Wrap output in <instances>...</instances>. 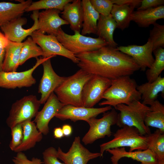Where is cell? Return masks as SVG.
<instances>
[{
	"label": "cell",
	"mask_w": 164,
	"mask_h": 164,
	"mask_svg": "<svg viewBox=\"0 0 164 164\" xmlns=\"http://www.w3.org/2000/svg\"><path fill=\"white\" fill-rule=\"evenodd\" d=\"M75 56L77 66L84 71L111 80L130 76L140 69L131 57L108 46Z\"/></svg>",
	"instance_id": "1"
},
{
	"label": "cell",
	"mask_w": 164,
	"mask_h": 164,
	"mask_svg": "<svg viewBox=\"0 0 164 164\" xmlns=\"http://www.w3.org/2000/svg\"><path fill=\"white\" fill-rule=\"evenodd\" d=\"M135 80L130 76H125L112 80L111 86L105 92L102 99L105 100L100 106L108 105L114 108L118 105H128L135 101H139L141 95L137 89Z\"/></svg>",
	"instance_id": "2"
},
{
	"label": "cell",
	"mask_w": 164,
	"mask_h": 164,
	"mask_svg": "<svg viewBox=\"0 0 164 164\" xmlns=\"http://www.w3.org/2000/svg\"><path fill=\"white\" fill-rule=\"evenodd\" d=\"M93 75L80 69L73 75L66 77L54 92L64 106L84 107L81 99L82 91L85 83Z\"/></svg>",
	"instance_id": "3"
},
{
	"label": "cell",
	"mask_w": 164,
	"mask_h": 164,
	"mask_svg": "<svg viewBox=\"0 0 164 164\" xmlns=\"http://www.w3.org/2000/svg\"><path fill=\"white\" fill-rule=\"evenodd\" d=\"M114 108L119 111L116 124L117 126L120 128L125 126L135 127L142 135L151 133L149 127L144 122L146 114L151 110L150 107L139 101H135L128 105L118 104Z\"/></svg>",
	"instance_id": "4"
},
{
	"label": "cell",
	"mask_w": 164,
	"mask_h": 164,
	"mask_svg": "<svg viewBox=\"0 0 164 164\" xmlns=\"http://www.w3.org/2000/svg\"><path fill=\"white\" fill-rule=\"evenodd\" d=\"M121 128L114 134L112 139L100 145L101 157L109 149L128 147L130 152L148 149L146 135H141L135 127L125 126Z\"/></svg>",
	"instance_id": "5"
},
{
	"label": "cell",
	"mask_w": 164,
	"mask_h": 164,
	"mask_svg": "<svg viewBox=\"0 0 164 164\" xmlns=\"http://www.w3.org/2000/svg\"><path fill=\"white\" fill-rule=\"evenodd\" d=\"M73 35L68 34L60 28L56 37L67 50L75 55L84 52L96 50L106 46L107 43L102 39L86 36L75 31Z\"/></svg>",
	"instance_id": "6"
},
{
	"label": "cell",
	"mask_w": 164,
	"mask_h": 164,
	"mask_svg": "<svg viewBox=\"0 0 164 164\" xmlns=\"http://www.w3.org/2000/svg\"><path fill=\"white\" fill-rule=\"evenodd\" d=\"M41 104L36 96L30 95L16 101L12 105L6 120L10 128L16 125L35 118Z\"/></svg>",
	"instance_id": "7"
},
{
	"label": "cell",
	"mask_w": 164,
	"mask_h": 164,
	"mask_svg": "<svg viewBox=\"0 0 164 164\" xmlns=\"http://www.w3.org/2000/svg\"><path fill=\"white\" fill-rule=\"evenodd\" d=\"M103 114L100 118H92L87 121L89 128L82 139L85 145L92 144L98 139L112 135L111 127L116 124L118 113L114 108H112Z\"/></svg>",
	"instance_id": "8"
},
{
	"label": "cell",
	"mask_w": 164,
	"mask_h": 164,
	"mask_svg": "<svg viewBox=\"0 0 164 164\" xmlns=\"http://www.w3.org/2000/svg\"><path fill=\"white\" fill-rule=\"evenodd\" d=\"M55 56H56L53 55L48 57L37 58L35 65L31 68L25 71L0 72V87L14 89L32 86L36 83V80L32 75L35 70L46 60Z\"/></svg>",
	"instance_id": "9"
},
{
	"label": "cell",
	"mask_w": 164,
	"mask_h": 164,
	"mask_svg": "<svg viewBox=\"0 0 164 164\" xmlns=\"http://www.w3.org/2000/svg\"><path fill=\"white\" fill-rule=\"evenodd\" d=\"M30 36L42 50L43 58L58 55L66 57L74 63L77 64L79 63V60L75 55L66 49L58 41L56 36L46 35L36 30Z\"/></svg>",
	"instance_id": "10"
},
{
	"label": "cell",
	"mask_w": 164,
	"mask_h": 164,
	"mask_svg": "<svg viewBox=\"0 0 164 164\" xmlns=\"http://www.w3.org/2000/svg\"><path fill=\"white\" fill-rule=\"evenodd\" d=\"M111 83V80L93 75L85 83L82 91L81 99L83 106L93 108L102 99L103 94Z\"/></svg>",
	"instance_id": "11"
},
{
	"label": "cell",
	"mask_w": 164,
	"mask_h": 164,
	"mask_svg": "<svg viewBox=\"0 0 164 164\" xmlns=\"http://www.w3.org/2000/svg\"><path fill=\"white\" fill-rule=\"evenodd\" d=\"M39 10L33 11L31 17L34 23L30 28L25 29L22 26L27 22L26 18L20 17L13 19L5 24L0 28L4 32L5 37L10 41L15 42H22L32 32L38 29V16Z\"/></svg>",
	"instance_id": "12"
},
{
	"label": "cell",
	"mask_w": 164,
	"mask_h": 164,
	"mask_svg": "<svg viewBox=\"0 0 164 164\" xmlns=\"http://www.w3.org/2000/svg\"><path fill=\"white\" fill-rule=\"evenodd\" d=\"M57 155L65 164H87L91 160L101 157L100 152H91L84 146L79 136L75 137L67 152H63L59 147Z\"/></svg>",
	"instance_id": "13"
},
{
	"label": "cell",
	"mask_w": 164,
	"mask_h": 164,
	"mask_svg": "<svg viewBox=\"0 0 164 164\" xmlns=\"http://www.w3.org/2000/svg\"><path fill=\"white\" fill-rule=\"evenodd\" d=\"M112 108L111 106L109 105L100 108L65 105L60 109L55 117L63 121L69 119L74 122L79 120L87 122L90 119L96 118L99 114Z\"/></svg>",
	"instance_id": "14"
},
{
	"label": "cell",
	"mask_w": 164,
	"mask_h": 164,
	"mask_svg": "<svg viewBox=\"0 0 164 164\" xmlns=\"http://www.w3.org/2000/svg\"><path fill=\"white\" fill-rule=\"evenodd\" d=\"M51 58L44 61L42 64L43 73L40 81L38 92L41 94L39 101L44 104L50 95L65 79L66 77H61L54 70L51 62Z\"/></svg>",
	"instance_id": "15"
},
{
	"label": "cell",
	"mask_w": 164,
	"mask_h": 164,
	"mask_svg": "<svg viewBox=\"0 0 164 164\" xmlns=\"http://www.w3.org/2000/svg\"><path fill=\"white\" fill-rule=\"evenodd\" d=\"M116 48L131 57L143 71H145L147 68H149L155 60L152 54V43L149 38L147 43L142 45L120 46H117Z\"/></svg>",
	"instance_id": "16"
},
{
	"label": "cell",
	"mask_w": 164,
	"mask_h": 164,
	"mask_svg": "<svg viewBox=\"0 0 164 164\" xmlns=\"http://www.w3.org/2000/svg\"><path fill=\"white\" fill-rule=\"evenodd\" d=\"M64 106L53 92L49 97L41 110L38 111L33 121L38 130L43 135L48 134L50 121Z\"/></svg>",
	"instance_id": "17"
},
{
	"label": "cell",
	"mask_w": 164,
	"mask_h": 164,
	"mask_svg": "<svg viewBox=\"0 0 164 164\" xmlns=\"http://www.w3.org/2000/svg\"><path fill=\"white\" fill-rule=\"evenodd\" d=\"M60 11L57 9H49L39 12L38 30L48 35L56 36L59 29L68 23L59 16Z\"/></svg>",
	"instance_id": "18"
},
{
	"label": "cell",
	"mask_w": 164,
	"mask_h": 164,
	"mask_svg": "<svg viewBox=\"0 0 164 164\" xmlns=\"http://www.w3.org/2000/svg\"><path fill=\"white\" fill-rule=\"evenodd\" d=\"M112 155L111 157L112 164H118L122 158H130L141 162V164H157L158 159L155 155L149 149L142 150L127 151L125 147L109 149L106 150Z\"/></svg>",
	"instance_id": "19"
},
{
	"label": "cell",
	"mask_w": 164,
	"mask_h": 164,
	"mask_svg": "<svg viewBox=\"0 0 164 164\" xmlns=\"http://www.w3.org/2000/svg\"><path fill=\"white\" fill-rule=\"evenodd\" d=\"M61 18L70 25L71 29L74 32H80L83 21V11L80 0H74L64 7Z\"/></svg>",
	"instance_id": "20"
},
{
	"label": "cell",
	"mask_w": 164,
	"mask_h": 164,
	"mask_svg": "<svg viewBox=\"0 0 164 164\" xmlns=\"http://www.w3.org/2000/svg\"><path fill=\"white\" fill-rule=\"evenodd\" d=\"M22 128V140L21 144L14 150L16 153L25 151L33 148L43 138V134L38 130L36 124L32 120L23 122Z\"/></svg>",
	"instance_id": "21"
},
{
	"label": "cell",
	"mask_w": 164,
	"mask_h": 164,
	"mask_svg": "<svg viewBox=\"0 0 164 164\" xmlns=\"http://www.w3.org/2000/svg\"><path fill=\"white\" fill-rule=\"evenodd\" d=\"M137 89L141 95L142 103L151 105L157 100L160 93L164 97V77L160 75L152 82H147L137 86Z\"/></svg>",
	"instance_id": "22"
},
{
	"label": "cell",
	"mask_w": 164,
	"mask_h": 164,
	"mask_svg": "<svg viewBox=\"0 0 164 164\" xmlns=\"http://www.w3.org/2000/svg\"><path fill=\"white\" fill-rule=\"evenodd\" d=\"M32 2L31 0L20 1L19 3L0 2V27L10 21L21 17Z\"/></svg>",
	"instance_id": "23"
},
{
	"label": "cell",
	"mask_w": 164,
	"mask_h": 164,
	"mask_svg": "<svg viewBox=\"0 0 164 164\" xmlns=\"http://www.w3.org/2000/svg\"><path fill=\"white\" fill-rule=\"evenodd\" d=\"M164 19V6L134 11L131 15V21L135 22L138 26L147 27L154 25L157 20Z\"/></svg>",
	"instance_id": "24"
},
{
	"label": "cell",
	"mask_w": 164,
	"mask_h": 164,
	"mask_svg": "<svg viewBox=\"0 0 164 164\" xmlns=\"http://www.w3.org/2000/svg\"><path fill=\"white\" fill-rule=\"evenodd\" d=\"M116 28V23L111 14L108 16L100 15L96 34L105 41L108 46L116 48L118 44L114 41L113 36Z\"/></svg>",
	"instance_id": "25"
},
{
	"label": "cell",
	"mask_w": 164,
	"mask_h": 164,
	"mask_svg": "<svg viewBox=\"0 0 164 164\" xmlns=\"http://www.w3.org/2000/svg\"><path fill=\"white\" fill-rule=\"evenodd\" d=\"M23 42H15L8 40L2 67L5 72H15L19 67L20 54Z\"/></svg>",
	"instance_id": "26"
},
{
	"label": "cell",
	"mask_w": 164,
	"mask_h": 164,
	"mask_svg": "<svg viewBox=\"0 0 164 164\" xmlns=\"http://www.w3.org/2000/svg\"><path fill=\"white\" fill-rule=\"evenodd\" d=\"M81 2L83 11L81 34L84 36L91 33L96 34L100 14L93 7L90 0H82Z\"/></svg>",
	"instance_id": "27"
},
{
	"label": "cell",
	"mask_w": 164,
	"mask_h": 164,
	"mask_svg": "<svg viewBox=\"0 0 164 164\" xmlns=\"http://www.w3.org/2000/svg\"><path fill=\"white\" fill-rule=\"evenodd\" d=\"M151 110L146 114L144 120L147 127H154L164 133V106L157 100L150 105Z\"/></svg>",
	"instance_id": "28"
},
{
	"label": "cell",
	"mask_w": 164,
	"mask_h": 164,
	"mask_svg": "<svg viewBox=\"0 0 164 164\" xmlns=\"http://www.w3.org/2000/svg\"><path fill=\"white\" fill-rule=\"evenodd\" d=\"M136 7L135 5L113 4L111 14L116 23L117 28L123 30L128 27L131 15Z\"/></svg>",
	"instance_id": "29"
},
{
	"label": "cell",
	"mask_w": 164,
	"mask_h": 164,
	"mask_svg": "<svg viewBox=\"0 0 164 164\" xmlns=\"http://www.w3.org/2000/svg\"><path fill=\"white\" fill-rule=\"evenodd\" d=\"M146 135L148 149L155 154L158 160H164V133L157 129Z\"/></svg>",
	"instance_id": "30"
},
{
	"label": "cell",
	"mask_w": 164,
	"mask_h": 164,
	"mask_svg": "<svg viewBox=\"0 0 164 164\" xmlns=\"http://www.w3.org/2000/svg\"><path fill=\"white\" fill-rule=\"evenodd\" d=\"M155 59L151 67L146 71L148 82H152L155 80L164 69V49L160 47L153 52Z\"/></svg>",
	"instance_id": "31"
},
{
	"label": "cell",
	"mask_w": 164,
	"mask_h": 164,
	"mask_svg": "<svg viewBox=\"0 0 164 164\" xmlns=\"http://www.w3.org/2000/svg\"><path fill=\"white\" fill-rule=\"evenodd\" d=\"M23 43L20 53L19 66L22 65L30 58L39 56H43L42 50L37 45L31 37H28Z\"/></svg>",
	"instance_id": "32"
},
{
	"label": "cell",
	"mask_w": 164,
	"mask_h": 164,
	"mask_svg": "<svg viewBox=\"0 0 164 164\" xmlns=\"http://www.w3.org/2000/svg\"><path fill=\"white\" fill-rule=\"evenodd\" d=\"M72 0H40L32 2L25 10V12L39 10V9H57L63 11L67 4L72 2Z\"/></svg>",
	"instance_id": "33"
},
{
	"label": "cell",
	"mask_w": 164,
	"mask_h": 164,
	"mask_svg": "<svg viewBox=\"0 0 164 164\" xmlns=\"http://www.w3.org/2000/svg\"><path fill=\"white\" fill-rule=\"evenodd\" d=\"M153 45V51L160 47H164V25L155 23L150 30L149 38Z\"/></svg>",
	"instance_id": "34"
},
{
	"label": "cell",
	"mask_w": 164,
	"mask_h": 164,
	"mask_svg": "<svg viewBox=\"0 0 164 164\" xmlns=\"http://www.w3.org/2000/svg\"><path fill=\"white\" fill-rule=\"evenodd\" d=\"M11 140L9 147L14 151L21 143L23 137L22 123L18 124L11 128Z\"/></svg>",
	"instance_id": "35"
},
{
	"label": "cell",
	"mask_w": 164,
	"mask_h": 164,
	"mask_svg": "<svg viewBox=\"0 0 164 164\" xmlns=\"http://www.w3.org/2000/svg\"><path fill=\"white\" fill-rule=\"evenodd\" d=\"M94 9L100 15L108 16L111 14L113 3L111 0H90Z\"/></svg>",
	"instance_id": "36"
},
{
	"label": "cell",
	"mask_w": 164,
	"mask_h": 164,
	"mask_svg": "<svg viewBox=\"0 0 164 164\" xmlns=\"http://www.w3.org/2000/svg\"><path fill=\"white\" fill-rule=\"evenodd\" d=\"M57 150L53 147H49L43 152L44 164H65L60 162L57 155Z\"/></svg>",
	"instance_id": "37"
},
{
	"label": "cell",
	"mask_w": 164,
	"mask_h": 164,
	"mask_svg": "<svg viewBox=\"0 0 164 164\" xmlns=\"http://www.w3.org/2000/svg\"><path fill=\"white\" fill-rule=\"evenodd\" d=\"M12 161L14 164H44L41 159L37 157H33L31 160L29 159L23 152H17Z\"/></svg>",
	"instance_id": "38"
},
{
	"label": "cell",
	"mask_w": 164,
	"mask_h": 164,
	"mask_svg": "<svg viewBox=\"0 0 164 164\" xmlns=\"http://www.w3.org/2000/svg\"><path fill=\"white\" fill-rule=\"evenodd\" d=\"M164 0H142L140 6L137 10H142L155 8L163 5Z\"/></svg>",
	"instance_id": "39"
},
{
	"label": "cell",
	"mask_w": 164,
	"mask_h": 164,
	"mask_svg": "<svg viewBox=\"0 0 164 164\" xmlns=\"http://www.w3.org/2000/svg\"><path fill=\"white\" fill-rule=\"evenodd\" d=\"M8 39L0 31V72L2 71V67L5 49Z\"/></svg>",
	"instance_id": "40"
},
{
	"label": "cell",
	"mask_w": 164,
	"mask_h": 164,
	"mask_svg": "<svg viewBox=\"0 0 164 164\" xmlns=\"http://www.w3.org/2000/svg\"><path fill=\"white\" fill-rule=\"evenodd\" d=\"M113 4L119 5H128L136 6L141 3V0H111Z\"/></svg>",
	"instance_id": "41"
},
{
	"label": "cell",
	"mask_w": 164,
	"mask_h": 164,
	"mask_svg": "<svg viewBox=\"0 0 164 164\" xmlns=\"http://www.w3.org/2000/svg\"><path fill=\"white\" fill-rule=\"evenodd\" d=\"M62 129L64 136L68 137L70 135L72 132V128L71 125L68 124L63 125Z\"/></svg>",
	"instance_id": "42"
},
{
	"label": "cell",
	"mask_w": 164,
	"mask_h": 164,
	"mask_svg": "<svg viewBox=\"0 0 164 164\" xmlns=\"http://www.w3.org/2000/svg\"><path fill=\"white\" fill-rule=\"evenodd\" d=\"M53 135L54 138L57 139H60L64 136L62 128L60 127L54 128L53 131Z\"/></svg>",
	"instance_id": "43"
},
{
	"label": "cell",
	"mask_w": 164,
	"mask_h": 164,
	"mask_svg": "<svg viewBox=\"0 0 164 164\" xmlns=\"http://www.w3.org/2000/svg\"><path fill=\"white\" fill-rule=\"evenodd\" d=\"M157 164H164V160H158Z\"/></svg>",
	"instance_id": "44"
}]
</instances>
